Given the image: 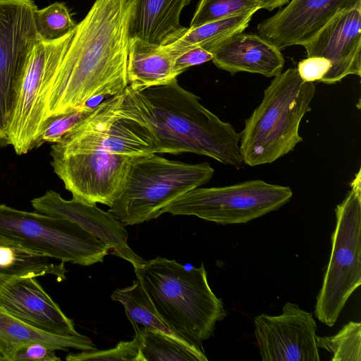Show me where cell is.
I'll use <instances>...</instances> for the list:
<instances>
[{"label": "cell", "instance_id": "obj_1", "mask_svg": "<svg viewBox=\"0 0 361 361\" xmlns=\"http://www.w3.org/2000/svg\"><path fill=\"white\" fill-rule=\"evenodd\" d=\"M135 0H95L77 23L60 58L43 75L39 102L45 121L112 97L128 85L129 27Z\"/></svg>", "mask_w": 361, "mask_h": 361}, {"label": "cell", "instance_id": "obj_2", "mask_svg": "<svg viewBox=\"0 0 361 361\" xmlns=\"http://www.w3.org/2000/svg\"><path fill=\"white\" fill-rule=\"evenodd\" d=\"M125 91L152 130L157 154L190 152L242 167L240 133L205 108L197 96L181 87L177 79L137 90L128 85Z\"/></svg>", "mask_w": 361, "mask_h": 361}, {"label": "cell", "instance_id": "obj_3", "mask_svg": "<svg viewBox=\"0 0 361 361\" xmlns=\"http://www.w3.org/2000/svg\"><path fill=\"white\" fill-rule=\"evenodd\" d=\"M134 271L164 322L182 341L203 350L202 343L227 315L209 285L203 263L188 268L157 257Z\"/></svg>", "mask_w": 361, "mask_h": 361}, {"label": "cell", "instance_id": "obj_4", "mask_svg": "<svg viewBox=\"0 0 361 361\" xmlns=\"http://www.w3.org/2000/svg\"><path fill=\"white\" fill-rule=\"evenodd\" d=\"M315 92L314 84L303 81L296 68L275 76L240 133L243 163L250 166L272 163L302 142L300 124L311 110Z\"/></svg>", "mask_w": 361, "mask_h": 361}, {"label": "cell", "instance_id": "obj_5", "mask_svg": "<svg viewBox=\"0 0 361 361\" xmlns=\"http://www.w3.org/2000/svg\"><path fill=\"white\" fill-rule=\"evenodd\" d=\"M214 169L208 162L188 164L151 154L131 164L125 188L109 212L124 226L157 219L169 203L208 183Z\"/></svg>", "mask_w": 361, "mask_h": 361}, {"label": "cell", "instance_id": "obj_6", "mask_svg": "<svg viewBox=\"0 0 361 361\" xmlns=\"http://www.w3.org/2000/svg\"><path fill=\"white\" fill-rule=\"evenodd\" d=\"M125 90L94 106L87 116L51 146V150L61 153L97 150L134 157L157 154L153 133Z\"/></svg>", "mask_w": 361, "mask_h": 361}, {"label": "cell", "instance_id": "obj_7", "mask_svg": "<svg viewBox=\"0 0 361 361\" xmlns=\"http://www.w3.org/2000/svg\"><path fill=\"white\" fill-rule=\"evenodd\" d=\"M350 185V191L335 208L330 259L314 309L316 317L330 327L361 284L360 170Z\"/></svg>", "mask_w": 361, "mask_h": 361}, {"label": "cell", "instance_id": "obj_8", "mask_svg": "<svg viewBox=\"0 0 361 361\" xmlns=\"http://www.w3.org/2000/svg\"><path fill=\"white\" fill-rule=\"evenodd\" d=\"M0 235L27 250L64 262H103L109 247L68 219L0 204Z\"/></svg>", "mask_w": 361, "mask_h": 361}, {"label": "cell", "instance_id": "obj_9", "mask_svg": "<svg viewBox=\"0 0 361 361\" xmlns=\"http://www.w3.org/2000/svg\"><path fill=\"white\" fill-rule=\"evenodd\" d=\"M293 196L290 187L252 180L224 187L196 188L161 214L195 216L221 225L245 224L279 209Z\"/></svg>", "mask_w": 361, "mask_h": 361}, {"label": "cell", "instance_id": "obj_10", "mask_svg": "<svg viewBox=\"0 0 361 361\" xmlns=\"http://www.w3.org/2000/svg\"><path fill=\"white\" fill-rule=\"evenodd\" d=\"M51 165L72 199L111 207L122 193L131 164L139 156L104 151L68 153L51 150Z\"/></svg>", "mask_w": 361, "mask_h": 361}, {"label": "cell", "instance_id": "obj_11", "mask_svg": "<svg viewBox=\"0 0 361 361\" xmlns=\"http://www.w3.org/2000/svg\"><path fill=\"white\" fill-rule=\"evenodd\" d=\"M33 0H0V147L8 131L27 54L37 39Z\"/></svg>", "mask_w": 361, "mask_h": 361}, {"label": "cell", "instance_id": "obj_12", "mask_svg": "<svg viewBox=\"0 0 361 361\" xmlns=\"http://www.w3.org/2000/svg\"><path fill=\"white\" fill-rule=\"evenodd\" d=\"M255 335L264 361H319L317 324L312 314L286 302L279 315L254 318Z\"/></svg>", "mask_w": 361, "mask_h": 361}, {"label": "cell", "instance_id": "obj_13", "mask_svg": "<svg viewBox=\"0 0 361 361\" xmlns=\"http://www.w3.org/2000/svg\"><path fill=\"white\" fill-rule=\"evenodd\" d=\"M360 6L361 0H292L257 25L258 35L280 50L305 46L338 16Z\"/></svg>", "mask_w": 361, "mask_h": 361}, {"label": "cell", "instance_id": "obj_14", "mask_svg": "<svg viewBox=\"0 0 361 361\" xmlns=\"http://www.w3.org/2000/svg\"><path fill=\"white\" fill-rule=\"evenodd\" d=\"M56 40L46 41L37 37L25 58L8 131V145L18 155L25 154L35 149L42 128L41 84L47 61Z\"/></svg>", "mask_w": 361, "mask_h": 361}, {"label": "cell", "instance_id": "obj_15", "mask_svg": "<svg viewBox=\"0 0 361 361\" xmlns=\"http://www.w3.org/2000/svg\"><path fill=\"white\" fill-rule=\"evenodd\" d=\"M36 212L68 219L106 243L110 254L129 262L135 268L146 260L136 254L128 243V234L124 225L109 211L73 199L67 200L52 190L31 201Z\"/></svg>", "mask_w": 361, "mask_h": 361}, {"label": "cell", "instance_id": "obj_16", "mask_svg": "<svg viewBox=\"0 0 361 361\" xmlns=\"http://www.w3.org/2000/svg\"><path fill=\"white\" fill-rule=\"evenodd\" d=\"M303 47L307 57H324L331 62L330 69L319 82L331 85L349 75L360 77L361 6L338 16Z\"/></svg>", "mask_w": 361, "mask_h": 361}, {"label": "cell", "instance_id": "obj_17", "mask_svg": "<svg viewBox=\"0 0 361 361\" xmlns=\"http://www.w3.org/2000/svg\"><path fill=\"white\" fill-rule=\"evenodd\" d=\"M0 310L51 334H80L73 320L62 312L35 278L19 279L8 283L0 293Z\"/></svg>", "mask_w": 361, "mask_h": 361}, {"label": "cell", "instance_id": "obj_18", "mask_svg": "<svg viewBox=\"0 0 361 361\" xmlns=\"http://www.w3.org/2000/svg\"><path fill=\"white\" fill-rule=\"evenodd\" d=\"M212 61L231 75L248 72L275 77L282 72L284 59L281 50L258 35L237 33L212 51Z\"/></svg>", "mask_w": 361, "mask_h": 361}, {"label": "cell", "instance_id": "obj_19", "mask_svg": "<svg viewBox=\"0 0 361 361\" xmlns=\"http://www.w3.org/2000/svg\"><path fill=\"white\" fill-rule=\"evenodd\" d=\"M191 0H135L129 37L166 46L183 36L188 27L180 23V13Z\"/></svg>", "mask_w": 361, "mask_h": 361}, {"label": "cell", "instance_id": "obj_20", "mask_svg": "<svg viewBox=\"0 0 361 361\" xmlns=\"http://www.w3.org/2000/svg\"><path fill=\"white\" fill-rule=\"evenodd\" d=\"M173 61L164 47L130 38L127 65L128 86L137 90L177 79Z\"/></svg>", "mask_w": 361, "mask_h": 361}, {"label": "cell", "instance_id": "obj_21", "mask_svg": "<svg viewBox=\"0 0 361 361\" xmlns=\"http://www.w3.org/2000/svg\"><path fill=\"white\" fill-rule=\"evenodd\" d=\"M30 343H45L54 346L57 350L97 349L91 338L86 336L51 334L20 321L0 310V355L4 361H11L19 346Z\"/></svg>", "mask_w": 361, "mask_h": 361}, {"label": "cell", "instance_id": "obj_22", "mask_svg": "<svg viewBox=\"0 0 361 361\" xmlns=\"http://www.w3.org/2000/svg\"><path fill=\"white\" fill-rule=\"evenodd\" d=\"M49 259L0 235V293L8 283L19 279L53 275L58 281L66 279L65 262L54 264Z\"/></svg>", "mask_w": 361, "mask_h": 361}, {"label": "cell", "instance_id": "obj_23", "mask_svg": "<svg viewBox=\"0 0 361 361\" xmlns=\"http://www.w3.org/2000/svg\"><path fill=\"white\" fill-rule=\"evenodd\" d=\"M256 11L252 10L196 27H188L183 36L163 47L170 53L173 60L182 52L195 47H200L212 53L224 40L244 31Z\"/></svg>", "mask_w": 361, "mask_h": 361}, {"label": "cell", "instance_id": "obj_24", "mask_svg": "<svg viewBox=\"0 0 361 361\" xmlns=\"http://www.w3.org/2000/svg\"><path fill=\"white\" fill-rule=\"evenodd\" d=\"M142 361H207L202 350L157 330L133 326Z\"/></svg>", "mask_w": 361, "mask_h": 361}, {"label": "cell", "instance_id": "obj_25", "mask_svg": "<svg viewBox=\"0 0 361 361\" xmlns=\"http://www.w3.org/2000/svg\"><path fill=\"white\" fill-rule=\"evenodd\" d=\"M111 298L123 305L132 326L140 324L145 328L161 331L182 341L160 318L137 278L133 285L116 289Z\"/></svg>", "mask_w": 361, "mask_h": 361}, {"label": "cell", "instance_id": "obj_26", "mask_svg": "<svg viewBox=\"0 0 361 361\" xmlns=\"http://www.w3.org/2000/svg\"><path fill=\"white\" fill-rule=\"evenodd\" d=\"M317 345L332 353L331 361L361 360V324L350 322L334 336H317Z\"/></svg>", "mask_w": 361, "mask_h": 361}, {"label": "cell", "instance_id": "obj_27", "mask_svg": "<svg viewBox=\"0 0 361 361\" xmlns=\"http://www.w3.org/2000/svg\"><path fill=\"white\" fill-rule=\"evenodd\" d=\"M35 22L38 37L46 41L59 39L72 32L77 23L63 2H55L37 9Z\"/></svg>", "mask_w": 361, "mask_h": 361}, {"label": "cell", "instance_id": "obj_28", "mask_svg": "<svg viewBox=\"0 0 361 361\" xmlns=\"http://www.w3.org/2000/svg\"><path fill=\"white\" fill-rule=\"evenodd\" d=\"M259 9L255 0H200L189 27Z\"/></svg>", "mask_w": 361, "mask_h": 361}, {"label": "cell", "instance_id": "obj_29", "mask_svg": "<svg viewBox=\"0 0 361 361\" xmlns=\"http://www.w3.org/2000/svg\"><path fill=\"white\" fill-rule=\"evenodd\" d=\"M93 108L85 105L71 112L48 118L36 140L35 149L44 142L56 143L60 141L69 130L87 116Z\"/></svg>", "mask_w": 361, "mask_h": 361}, {"label": "cell", "instance_id": "obj_30", "mask_svg": "<svg viewBox=\"0 0 361 361\" xmlns=\"http://www.w3.org/2000/svg\"><path fill=\"white\" fill-rule=\"evenodd\" d=\"M67 361H142L137 336L129 341H120L116 347L107 350H85L71 353Z\"/></svg>", "mask_w": 361, "mask_h": 361}, {"label": "cell", "instance_id": "obj_31", "mask_svg": "<svg viewBox=\"0 0 361 361\" xmlns=\"http://www.w3.org/2000/svg\"><path fill=\"white\" fill-rule=\"evenodd\" d=\"M56 348L42 343H30L19 346L13 353L11 361H60L55 351Z\"/></svg>", "mask_w": 361, "mask_h": 361}, {"label": "cell", "instance_id": "obj_32", "mask_svg": "<svg viewBox=\"0 0 361 361\" xmlns=\"http://www.w3.org/2000/svg\"><path fill=\"white\" fill-rule=\"evenodd\" d=\"M331 68V62L319 56L307 57L300 61L297 71L301 79L307 82L319 81Z\"/></svg>", "mask_w": 361, "mask_h": 361}, {"label": "cell", "instance_id": "obj_33", "mask_svg": "<svg viewBox=\"0 0 361 361\" xmlns=\"http://www.w3.org/2000/svg\"><path fill=\"white\" fill-rule=\"evenodd\" d=\"M212 60V54L200 47L186 50L174 59L173 71L178 76L187 68Z\"/></svg>", "mask_w": 361, "mask_h": 361}, {"label": "cell", "instance_id": "obj_34", "mask_svg": "<svg viewBox=\"0 0 361 361\" xmlns=\"http://www.w3.org/2000/svg\"><path fill=\"white\" fill-rule=\"evenodd\" d=\"M259 5L260 8H265L269 11L276 8L281 7L286 4L289 0H255Z\"/></svg>", "mask_w": 361, "mask_h": 361}, {"label": "cell", "instance_id": "obj_35", "mask_svg": "<svg viewBox=\"0 0 361 361\" xmlns=\"http://www.w3.org/2000/svg\"><path fill=\"white\" fill-rule=\"evenodd\" d=\"M0 361H4V358L0 355Z\"/></svg>", "mask_w": 361, "mask_h": 361}]
</instances>
